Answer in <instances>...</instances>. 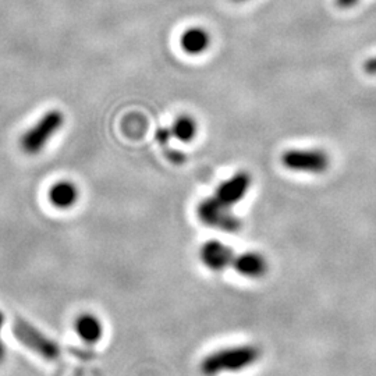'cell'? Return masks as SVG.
<instances>
[{"mask_svg": "<svg viewBox=\"0 0 376 376\" xmlns=\"http://www.w3.org/2000/svg\"><path fill=\"white\" fill-rule=\"evenodd\" d=\"M251 183L252 179L249 172H239L226 182L220 183L214 197L224 207L233 208L236 204L244 199V197L250 191Z\"/></svg>", "mask_w": 376, "mask_h": 376, "instance_id": "obj_6", "label": "cell"}, {"mask_svg": "<svg viewBox=\"0 0 376 376\" xmlns=\"http://www.w3.org/2000/svg\"><path fill=\"white\" fill-rule=\"evenodd\" d=\"M48 198H49V202L56 209L64 211V209L73 208L77 204V201L80 198V191L73 182L59 180L52 187L49 188Z\"/></svg>", "mask_w": 376, "mask_h": 376, "instance_id": "obj_10", "label": "cell"}, {"mask_svg": "<svg viewBox=\"0 0 376 376\" xmlns=\"http://www.w3.org/2000/svg\"><path fill=\"white\" fill-rule=\"evenodd\" d=\"M170 131H172V135L176 137L179 141L191 142L197 135L198 127H197V122L191 116L182 115L173 122Z\"/></svg>", "mask_w": 376, "mask_h": 376, "instance_id": "obj_12", "label": "cell"}, {"mask_svg": "<svg viewBox=\"0 0 376 376\" xmlns=\"http://www.w3.org/2000/svg\"><path fill=\"white\" fill-rule=\"evenodd\" d=\"M231 208L220 204L215 197L202 199L197 207V216L208 227L224 233H236L241 229V221L230 211Z\"/></svg>", "mask_w": 376, "mask_h": 376, "instance_id": "obj_3", "label": "cell"}, {"mask_svg": "<svg viewBox=\"0 0 376 376\" xmlns=\"http://www.w3.org/2000/svg\"><path fill=\"white\" fill-rule=\"evenodd\" d=\"M172 131L170 128H166V127H162L157 131V142L166 150V152L170 150L169 148V142H170V138H172Z\"/></svg>", "mask_w": 376, "mask_h": 376, "instance_id": "obj_13", "label": "cell"}, {"mask_svg": "<svg viewBox=\"0 0 376 376\" xmlns=\"http://www.w3.org/2000/svg\"><path fill=\"white\" fill-rule=\"evenodd\" d=\"M234 256L236 255L233 250L218 240H211L205 243L199 250L201 262L209 271H214V272H220L231 266Z\"/></svg>", "mask_w": 376, "mask_h": 376, "instance_id": "obj_7", "label": "cell"}, {"mask_svg": "<svg viewBox=\"0 0 376 376\" xmlns=\"http://www.w3.org/2000/svg\"><path fill=\"white\" fill-rule=\"evenodd\" d=\"M364 71L368 74V75H376V56L368 59L364 62V66H362Z\"/></svg>", "mask_w": 376, "mask_h": 376, "instance_id": "obj_15", "label": "cell"}, {"mask_svg": "<svg viewBox=\"0 0 376 376\" xmlns=\"http://www.w3.org/2000/svg\"><path fill=\"white\" fill-rule=\"evenodd\" d=\"M231 266L247 279H261L268 272V262L259 252H244L234 256Z\"/></svg>", "mask_w": 376, "mask_h": 376, "instance_id": "obj_8", "label": "cell"}, {"mask_svg": "<svg viewBox=\"0 0 376 376\" xmlns=\"http://www.w3.org/2000/svg\"><path fill=\"white\" fill-rule=\"evenodd\" d=\"M180 45L186 53L197 56L204 53L211 46V35L201 27H192L183 32Z\"/></svg>", "mask_w": 376, "mask_h": 376, "instance_id": "obj_11", "label": "cell"}, {"mask_svg": "<svg viewBox=\"0 0 376 376\" xmlns=\"http://www.w3.org/2000/svg\"><path fill=\"white\" fill-rule=\"evenodd\" d=\"M64 125V115L53 109L46 112L35 125H31L20 138V148L24 154L35 157L39 155L51 140L61 131Z\"/></svg>", "mask_w": 376, "mask_h": 376, "instance_id": "obj_2", "label": "cell"}, {"mask_svg": "<svg viewBox=\"0 0 376 376\" xmlns=\"http://www.w3.org/2000/svg\"><path fill=\"white\" fill-rule=\"evenodd\" d=\"M13 330H14V336L21 345H26L32 352L41 355L42 358L52 361L59 357L61 348L58 343L53 342L46 335H43L35 326H32L30 322L24 319H16Z\"/></svg>", "mask_w": 376, "mask_h": 376, "instance_id": "obj_4", "label": "cell"}, {"mask_svg": "<svg viewBox=\"0 0 376 376\" xmlns=\"http://www.w3.org/2000/svg\"><path fill=\"white\" fill-rule=\"evenodd\" d=\"M262 355L259 347L252 345L220 348L207 355L201 362V372L205 376H219L226 372H240L255 365Z\"/></svg>", "mask_w": 376, "mask_h": 376, "instance_id": "obj_1", "label": "cell"}, {"mask_svg": "<svg viewBox=\"0 0 376 376\" xmlns=\"http://www.w3.org/2000/svg\"><path fill=\"white\" fill-rule=\"evenodd\" d=\"M74 330L87 345H96L103 338V323L91 313H80L74 320Z\"/></svg>", "mask_w": 376, "mask_h": 376, "instance_id": "obj_9", "label": "cell"}, {"mask_svg": "<svg viewBox=\"0 0 376 376\" xmlns=\"http://www.w3.org/2000/svg\"><path fill=\"white\" fill-rule=\"evenodd\" d=\"M234 1H239L240 3V1H247V0H234Z\"/></svg>", "mask_w": 376, "mask_h": 376, "instance_id": "obj_16", "label": "cell"}, {"mask_svg": "<svg viewBox=\"0 0 376 376\" xmlns=\"http://www.w3.org/2000/svg\"><path fill=\"white\" fill-rule=\"evenodd\" d=\"M282 164L291 172L322 174L330 166V157L322 150H288L282 155Z\"/></svg>", "mask_w": 376, "mask_h": 376, "instance_id": "obj_5", "label": "cell"}, {"mask_svg": "<svg viewBox=\"0 0 376 376\" xmlns=\"http://www.w3.org/2000/svg\"><path fill=\"white\" fill-rule=\"evenodd\" d=\"M4 322H6L4 313L0 311V364H3V361H4V358H6V354H7V348H6V345H4L3 339H1V330H3Z\"/></svg>", "mask_w": 376, "mask_h": 376, "instance_id": "obj_14", "label": "cell"}]
</instances>
